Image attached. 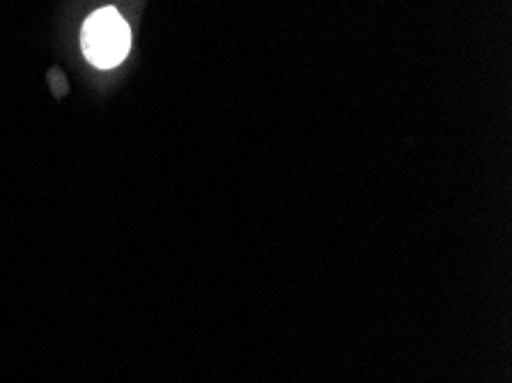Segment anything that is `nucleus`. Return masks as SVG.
<instances>
[{
  "instance_id": "nucleus-1",
  "label": "nucleus",
  "mask_w": 512,
  "mask_h": 383,
  "mask_svg": "<svg viewBox=\"0 0 512 383\" xmlns=\"http://www.w3.org/2000/svg\"><path fill=\"white\" fill-rule=\"evenodd\" d=\"M81 49L85 60L99 69H113L129 56L131 28L115 7L92 12L83 23Z\"/></svg>"
}]
</instances>
